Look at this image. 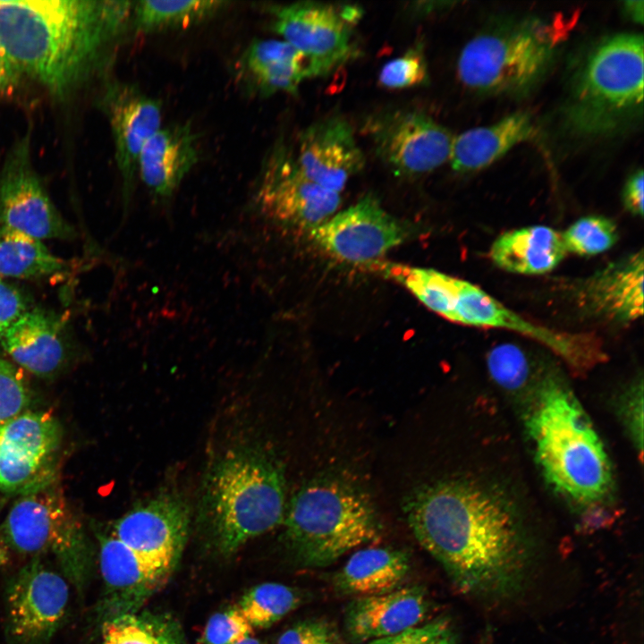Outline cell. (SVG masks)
<instances>
[{
    "instance_id": "1",
    "label": "cell",
    "mask_w": 644,
    "mask_h": 644,
    "mask_svg": "<svg viewBox=\"0 0 644 644\" xmlns=\"http://www.w3.org/2000/svg\"><path fill=\"white\" fill-rule=\"evenodd\" d=\"M404 509L417 540L462 591L504 599L521 590L532 550L499 495L476 482L445 480L416 490Z\"/></svg>"
},
{
    "instance_id": "2",
    "label": "cell",
    "mask_w": 644,
    "mask_h": 644,
    "mask_svg": "<svg viewBox=\"0 0 644 644\" xmlns=\"http://www.w3.org/2000/svg\"><path fill=\"white\" fill-rule=\"evenodd\" d=\"M132 2L0 0V41L21 74L64 97L99 66Z\"/></svg>"
},
{
    "instance_id": "3",
    "label": "cell",
    "mask_w": 644,
    "mask_h": 644,
    "mask_svg": "<svg viewBox=\"0 0 644 644\" xmlns=\"http://www.w3.org/2000/svg\"><path fill=\"white\" fill-rule=\"evenodd\" d=\"M284 467L269 448L243 445L224 453L209 468L199 518L216 548L231 555L284 521Z\"/></svg>"
},
{
    "instance_id": "4",
    "label": "cell",
    "mask_w": 644,
    "mask_h": 644,
    "mask_svg": "<svg viewBox=\"0 0 644 644\" xmlns=\"http://www.w3.org/2000/svg\"><path fill=\"white\" fill-rule=\"evenodd\" d=\"M539 394L526 426L545 479L576 504L601 503L611 491L613 474L590 419L555 377H547Z\"/></svg>"
},
{
    "instance_id": "5",
    "label": "cell",
    "mask_w": 644,
    "mask_h": 644,
    "mask_svg": "<svg viewBox=\"0 0 644 644\" xmlns=\"http://www.w3.org/2000/svg\"><path fill=\"white\" fill-rule=\"evenodd\" d=\"M643 37H606L587 53L572 79L565 123L580 136L614 134L636 124L643 113Z\"/></svg>"
},
{
    "instance_id": "6",
    "label": "cell",
    "mask_w": 644,
    "mask_h": 644,
    "mask_svg": "<svg viewBox=\"0 0 644 644\" xmlns=\"http://www.w3.org/2000/svg\"><path fill=\"white\" fill-rule=\"evenodd\" d=\"M283 522L289 549L301 563L315 567L374 541L380 531L369 496L335 478L315 479L301 487L286 506Z\"/></svg>"
},
{
    "instance_id": "7",
    "label": "cell",
    "mask_w": 644,
    "mask_h": 644,
    "mask_svg": "<svg viewBox=\"0 0 644 644\" xmlns=\"http://www.w3.org/2000/svg\"><path fill=\"white\" fill-rule=\"evenodd\" d=\"M557 25L528 19L483 32L462 48L460 80L480 93L530 91L549 69L561 43Z\"/></svg>"
},
{
    "instance_id": "8",
    "label": "cell",
    "mask_w": 644,
    "mask_h": 644,
    "mask_svg": "<svg viewBox=\"0 0 644 644\" xmlns=\"http://www.w3.org/2000/svg\"><path fill=\"white\" fill-rule=\"evenodd\" d=\"M1 532L17 553L54 556L66 578L78 589L84 587L90 565L86 534L54 480L19 494Z\"/></svg>"
},
{
    "instance_id": "9",
    "label": "cell",
    "mask_w": 644,
    "mask_h": 644,
    "mask_svg": "<svg viewBox=\"0 0 644 644\" xmlns=\"http://www.w3.org/2000/svg\"><path fill=\"white\" fill-rule=\"evenodd\" d=\"M271 13L273 30L305 57L310 78L329 74L352 56L359 7L297 2L273 6Z\"/></svg>"
},
{
    "instance_id": "10",
    "label": "cell",
    "mask_w": 644,
    "mask_h": 644,
    "mask_svg": "<svg viewBox=\"0 0 644 644\" xmlns=\"http://www.w3.org/2000/svg\"><path fill=\"white\" fill-rule=\"evenodd\" d=\"M447 320L521 334L548 348L577 373L590 370L600 364L605 356L600 339L593 334L564 332L531 322L479 286L459 278H456L453 304Z\"/></svg>"
},
{
    "instance_id": "11",
    "label": "cell",
    "mask_w": 644,
    "mask_h": 644,
    "mask_svg": "<svg viewBox=\"0 0 644 644\" xmlns=\"http://www.w3.org/2000/svg\"><path fill=\"white\" fill-rule=\"evenodd\" d=\"M0 225L42 241H68L77 235L33 165L30 131L13 145L0 168Z\"/></svg>"
},
{
    "instance_id": "12",
    "label": "cell",
    "mask_w": 644,
    "mask_h": 644,
    "mask_svg": "<svg viewBox=\"0 0 644 644\" xmlns=\"http://www.w3.org/2000/svg\"><path fill=\"white\" fill-rule=\"evenodd\" d=\"M368 130L378 157L398 176H419L449 160L453 137L422 111L384 114Z\"/></svg>"
},
{
    "instance_id": "13",
    "label": "cell",
    "mask_w": 644,
    "mask_h": 644,
    "mask_svg": "<svg viewBox=\"0 0 644 644\" xmlns=\"http://www.w3.org/2000/svg\"><path fill=\"white\" fill-rule=\"evenodd\" d=\"M61 428L46 411H21L0 424V490L23 493L55 480Z\"/></svg>"
},
{
    "instance_id": "14",
    "label": "cell",
    "mask_w": 644,
    "mask_h": 644,
    "mask_svg": "<svg viewBox=\"0 0 644 644\" xmlns=\"http://www.w3.org/2000/svg\"><path fill=\"white\" fill-rule=\"evenodd\" d=\"M258 202L278 222L311 231L335 215L341 197L308 179L296 157L278 144L263 165Z\"/></svg>"
},
{
    "instance_id": "15",
    "label": "cell",
    "mask_w": 644,
    "mask_h": 644,
    "mask_svg": "<svg viewBox=\"0 0 644 644\" xmlns=\"http://www.w3.org/2000/svg\"><path fill=\"white\" fill-rule=\"evenodd\" d=\"M407 235L406 227L371 194L310 231L313 242L324 251L351 264L376 262Z\"/></svg>"
},
{
    "instance_id": "16",
    "label": "cell",
    "mask_w": 644,
    "mask_h": 644,
    "mask_svg": "<svg viewBox=\"0 0 644 644\" xmlns=\"http://www.w3.org/2000/svg\"><path fill=\"white\" fill-rule=\"evenodd\" d=\"M64 578L33 559L14 576L7 589L11 636L18 644H42L61 623L68 604Z\"/></svg>"
},
{
    "instance_id": "17",
    "label": "cell",
    "mask_w": 644,
    "mask_h": 644,
    "mask_svg": "<svg viewBox=\"0 0 644 644\" xmlns=\"http://www.w3.org/2000/svg\"><path fill=\"white\" fill-rule=\"evenodd\" d=\"M189 527L186 502L165 494L130 510L116 521L112 535L136 553L173 569L184 547Z\"/></svg>"
},
{
    "instance_id": "18",
    "label": "cell",
    "mask_w": 644,
    "mask_h": 644,
    "mask_svg": "<svg viewBox=\"0 0 644 644\" xmlns=\"http://www.w3.org/2000/svg\"><path fill=\"white\" fill-rule=\"evenodd\" d=\"M295 157L308 179L336 193L365 165L352 125L338 115L323 118L305 129Z\"/></svg>"
},
{
    "instance_id": "19",
    "label": "cell",
    "mask_w": 644,
    "mask_h": 644,
    "mask_svg": "<svg viewBox=\"0 0 644 644\" xmlns=\"http://www.w3.org/2000/svg\"><path fill=\"white\" fill-rule=\"evenodd\" d=\"M103 107L111 126L124 202L128 204L140 154L146 142L161 128V106L135 85L114 82L105 92Z\"/></svg>"
},
{
    "instance_id": "20",
    "label": "cell",
    "mask_w": 644,
    "mask_h": 644,
    "mask_svg": "<svg viewBox=\"0 0 644 644\" xmlns=\"http://www.w3.org/2000/svg\"><path fill=\"white\" fill-rule=\"evenodd\" d=\"M643 250L607 265L582 282L577 303L587 314L610 322L643 315Z\"/></svg>"
},
{
    "instance_id": "21",
    "label": "cell",
    "mask_w": 644,
    "mask_h": 644,
    "mask_svg": "<svg viewBox=\"0 0 644 644\" xmlns=\"http://www.w3.org/2000/svg\"><path fill=\"white\" fill-rule=\"evenodd\" d=\"M99 543L100 572L113 606L110 615L136 612L165 584L172 568L136 553L113 535L101 537Z\"/></svg>"
},
{
    "instance_id": "22",
    "label": "cell",
    "mask_w": 644,
    "mask_h": 644,
    "mask_svg": "<svg viewBox=\"0 0 644 644\" xmlns=\"http://www.w3.org/2000/svg\"><path fill=\"white\" fill-rule=\"evenodd\" d=\"M197 135L190 123L160 128L144 145L138 174L157 199H167L197 164Z\"/></svg>"
},
{
    "instance_id": "23",
    "label": "cell",
    "mask_w": 644,
    "mask_h": 644,
    "mask_svg": "<svg viewBox=\"0 0 644 644\" xmlns=\"http://www.w3.org/2000/svg\"><path fill=\"white\" fill-rule=\"evenodd\" d=\"M428 611L423 589L405 587L353 601L347 611L346 626L352 637L375 640L417 626Z\"/></svg>"
},
{
    "instance_id": "24",
    "label": "cell",
    "mask_w": 644,
    "mask_h": 644,
    "mask_svg": "<svg viewBox=\"0 0 644 644\" xmlns=\"http://www.w3.org/2000/svg\"><path fill=\"white\" fill-rule=\"evenodd\" d=\"M0 344L18 365L39 377L55 373L65 359L61 322L41 309L25 311L0 334Z\"/></svg>"
},
{
    "instance_id": "25",
    "label": "cell",
    "mask_w": 644,
    "mask_h": 644,
    "mask_svg": "<svg viewBox=\"0 0 644 644\" xmlns=\"http://www.w3.org/2000/svg\"><path fill=\"white\" fill-rule=\"evenodd\" d=\"M534 133L531 116L522 111L491 125L467 130L453 140L449 157L452 168L459 173L483 169Z\"/></svg>"
},
{
    "instance_id": "26",
    "label": "cell",
    "mask_w": 644,
    "mask_h": 644,
    "mask_svg": "<svg viewBox=\"0 0 644 644\" xmlns=\"http://www.w3.org/2000/svg\"><path fill=\"white\" fill-rule=\"evenodd\" d=\"M241 67L245 80L262 96L295 94L303 80L310 78L305 57L283 39L253 41L242 56Z\"/></svg>"
},
{
    "instance_id": "27",
    "label": "cell",
    "mask_w": 644,
    "mask_h": 644,
    "mask_svg": "<svg viewBox=\"0 0 644 644\" xmlns=\"http://www.w3.org/2000/svg\"><path fill=\"white\" fill-rule=\"evenodd\" d=\"M565 254L562 233L545 225L507 231L495 240L489 250L496 267L521 275L547 273Z\"/></svg>"
},
{
    "instance_id": "28",
    "label": "cell",
    "mask_w": 644,
    "mask_h": 644,
    "mask_svg": "<svg viewBox=\"0 0 644 644\" xmlns=\"http://www.w3.org/2000/svg\"><path fill=\"white\" fill-rule=\"evenodd\" d=\"M409 569L406 553L387 547L355 552L337 575L338 587L360 597L377 596L397 589Z\"/></svg>"
},
{
    "instance_id": "29",
    "label": "cell",
    "mask_w": 644,
    "mask_h": 644,
    "mask_svg": "<svg viewBox=\"0 0 644 644\" xmlns=\"http://www.w3.org/2000/svg\"><path fill=\"white\" fill-rule=\"evenodd\" d=\"M69 268L67 260L52 253L42 240L0 225V276L35 279Z\"/></svg>"
},
{
    "instance_id": "30",
    "label": "cell",
    "mask_w": 644,
    "mask_h": 644,
    "mask_svg": "<svg viewBox=\"0 0 644 644\" xmlns=\"http://www.w3.org/2000/svg\"><path fill=\"white\" fill-rule=\"evenodd\" d=\"M100 644H186L179 624L171 617L148 612L108 615L102 624Z\"/></svg>"
},
{
    "instance_id": "31",
    "label": "cell",
    "mask_w": 644,
    "mask_h": 644,
    "mask_svg": "<svg viewBox=\"0 0 644 644\" xmlns=\"http://www.w3.org/2000/svg\"><path fill=\"white\" fill-rule=\"evenodd\" d=\"M224 1H140L133 4L136 29L152 32L165 29L183 28L205 21L220 12Z\"/></svg>"
},
{
    "instance_id": "32",
    "label": "cell",
    "mask_w": 644,
    "mask_h": 644,
    "mask_svg": "<svg viewBox=\"0 0 644 644\" xmlns=\"http://www.w3.org/2000/svg\"><path fill=\"white\" fill-rule=\"evenodd\" d=\"M384 272L402 284L430 310L448 318L454 299L456 277L431 268L400 265L385 266Z\"/></svg>"
},
{
    "instance_id": "33",
    "label": "cell",
    "mask_w": 644,
    "mask_h": 644,
    "mask_svg": "<svg viewBox=\"0 0 644 644\" xmlns=\"http://www.w3.org/2000/svg\"><path fill=\"white\" fill-rule=\"evenodd\" d=\"M300 603L295 589L267 582L246 592L236 605L252 628H267L281 620Z\"/></svg>"
},
{
    "instance_id": "34",
    "label": "cell",
    "mask_w": 644,
    "mask_h": 644,
    "mask_svg": "<svg viewBox=\"0 0 644 644\" xmlns=\"http://www.w3.org/2000/svg\"><path fill=\"white\" fill-rule=\"evenodd\" d=\"M566 252L593 256L612 248L618 240L615 224L602 216L581 217L562 233Z\"/></svg>"
},
{
    "instance_id": "35",
    "label": "cell",
    "mask_w": 644,
    "mask_h": 644,
    "mask_svg": "<svg viewBox=\"0 0 644 644\" xmlns=\"http://www.w3.org/2000/svg\"><path fill=\"white\" fill-rule=\"evenodd\" d=\"M487 366L492 379L508 391L522 388L531 373L530 360L526 352L510 343L493 347L487 353Z\"/></svg>"
},
{
    "instance_id": "36",
    "label": "cell",
    "mask_w": 644,
    "mask_h": 644,
    "mask_svg": "<svg viewBox=\"0 0 644 644\" xmlns=\"http://www.w3.org/2000/svg\"><path fill=\"white\" fill-rule=\"evenodd\" d=\"M378 80L381 86L391 89L426 84L428 81V68L422 46H413L402 55L387 62L380 70Z\"/></svg>"
},
{
    "instance_id": "37",
    "label": "cell",
    "mask_w": 644,
    "mask_h": 644,
    "mask_svg": "<svg viewBox=\"0 0 644 644\" xmlns=\"http://www.w3.org/2000/svg\"><path fill=\"white\" fill-rule=\"evenodd\" d=\"M252 626L237 606L215 614L207 623L200 644H237L251 636Z\"/></svg>"
},
{
    "instance_id": "38",
    "label": "cell",
    "mask_w": 644,
    "mask_h": 644,
    "mask_svg": "<svg viewBox=\"0 0 644 644\" xmlns=\"http://www.w3.org/2000/svg\"><path fill=\"white\" fill-rule=\"evenodd\" d=\"M28 402L29 392L22 375L0 357V424L23 411Z\"/></svg>"
},
{
    "instance_id": "39",
    "label": "cell",
    "mask_w": 644,
    "mask_h": 644,
    "mask_svg": "<svg viewBox=\"0 0 644 644\" xmlns=\"http://www.w3.org/2000/svg\"><path fill=\"white\" fill-rule=\"evenodd\" d=\"M369 644H456V638L450 623L440 619L372 640Z\"/></svg>"
},
{
    "instance_id": "40",
    "label": "cell",
    "mask_w": 644,
    "mask_h": 644,
    "mask_svg": "<svg viewBox=\"0 0 644 644\" xmlns=\"http://www.w3.org/2000/svg\"><path fill=\"white\" fill-rule=\"evenodd\" d=\"M620 408L624 425L641 458L643 449L642 380L634 383L624 394Z\"/></svg>"
},
{
    "instance_id": "41",
    "label": "cell",
    "mask_w": 644,
    "mask_h": 644,
    "mask_svg": "<svg viewBox=\"0 0 644 644\" xmlns=\"http://www.w3.org/2000/svg\"><path fill=\"white\" fill-rule=\"evenodd\" d=\"M277 644H335V637L326 623L307 620L283 632Z\"/></svg>"
},
{
    "instance_id": "42",
    "label": "cell",
    "mask_w": 644,
    "mask_h": 644,
    "mask_svg": "<svg viewBox=\"0 0 644 644\" xmlns=\"http://www.w3.org/2000/svg\"><path fill=\"white\" fill-rule=\"evenodd\" d=\"M28 309V301L20 289L0 279V334Z\"/></svg>"
},
{
    "instance_id": "43",
    "label": "cell",
    "mask_w": 644,
    "mask_h": 644,
    "mask_svg": "<svg viewBox=\"0 0 644 644\" xmlns=\"http://www.w3.org/2000/svg\"><path fill=\"white\" fill-rule=\"evenodd\" d=\"M643 171L640 168L630 175L623 190L624 208L640 217L643 216Z\"/></svg>"
},
{
    "instance_id": "44",
    "label": "cell",
    "mask_w": 644,
    "mask_h": 644,
    "mask_svg": "<svg viewBox=\"0 0 644 644\" xmlns=\"http://www.w3.org/2000/svg\"><path fill=\"white\" fill-rule=\"evenodd\" d=\"M21 76V73L0 41V97L13 94Z\"/></svg>"
},
{
    "instance_id": "45",
    "label": "cell",
    "mask_w": 644,
    "mask_h": 644,
    "mask_svg": "<svg viewBox=\"0 0 644 644\" xmlns=\"http://www.w3.org/2000/svg\"><path fill=\"white\" fill-rule=\"evenodd\" d=\"M643 1H626L623 3L624 13L636 23L643 22Z\"/></svg>"
},
{
    "instance_id": "46",
    "label": "cell",
    "mask_w": 644,
    "mask_h": 644,
    "mask_svg": "<svg viewBox=\"0 0 644 644\" xmlns=\"http://www.w3.org/2000/svg\"><path fill=\"white\" fill-rule=\"evenodd\" d=\"M237 644H264L260 640L253 638L252 636H250L242 641L238 642Z\"/></svg>"
},
{
    "instance_id": "47",
    "label": "cell",
    "mask_w": 644,
    "mask_h": 644,
    "mask_svg": "<svg viewBox=\"0 0 644 644\" xmlns=\"http://www.w3.org/2000/svg\"><path fill=\"white\" fill-rule=\"evenodd\" d=\"M1 277V276H0Z\"/></svg>"
}]
</instances>
